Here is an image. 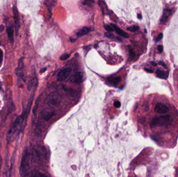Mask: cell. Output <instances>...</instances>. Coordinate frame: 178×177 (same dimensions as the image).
<instances>
[{"instance_id":"cell-35","label":"cell","mask_w":178,"mask_h":177,"mask_svg":"<svg viewBox=\"0 0 178 177\" xmlns=\"http://www.w3.org/2000/svg\"><path fill=\"white\" fill-rule=\"evenodd\" d=\"M145 32H146H146H147V31H146V29H145Z\"/></svg>"},{"instance_id":"cell-29","label":"cell","mask_w":178,"mask_h":177,"mask_svg":"<svg viewBox=\"0 0 178 177\" xmlns=\"http://www.w3.org/2000/svg\"><path fill=\"white\" fill-rule=\"evenodd\" d=\"M158 64H159V65H161V66H163L164 68H167V66H166V64H165L164 62H162V61H160L158 62Z\"/></svg>"},{"instance_id":"cell-15","label":"cell","mask_w":178,"mask_h":177,"mask_svg":"<svg viewBox=\"0 0 178 177\" xmlns=\"http://www.w3.org/2000/svg\"><path fill=\"white\" fill-rule=\"evenodd\" d=\"M121 81V78L119 76L115 77L113 78H110L109 79V83L112 85H114V86H116V85H117L118 84H119Z\"/></svg>"},{"instance_id":"cell-6","label":"cell","mask_w":178,"mask_h":177,"mask_svg":"<svg viewBox=\"0 0 178 177\" xmlns=\"http://www.w3.org/2000/svg\"><path fill=\"white\" fill-rule=\"evenodd\" d=\"M12 12H13V18L14 20L15 27L16 29L17 33H18V30L20 29V17H19V13L18 9L16 5H15L12 7Z\"/></svg>"},{"instance_id":"cell-34","label":"cell","mask_w":178,"mask_h":177,"mask_svg":"<svg viewBox=\"0 0 178 177\" xmlns=\"http://www.w3.org/2000/svg\"><path fill=\"white\" fill-rule=\"evenodd\" d=\"M151 64H152L153 65H154V66H156L157 65V64H156V63H155V62H153V61H151Z\"/></svg>"},{"instance_id":"cell-26","label":"cell","mask_w":178,"mask_h":177,"mask_svg":"<svg viewBox=\"0 0 178 177\" xmlns=\"http://www.w3.org/2000/svg\"><path fill=\"white\" fill-rule=\"evenodd\" d=\"M3 53L2 50H0V64H1L2 60H3Z\"/></svg>"},{"instance_id":"cell-13","label":"cell","mask_w":178,"mask_h":177,"mask_svg":"<svg viewBox=\"0 0 178 177\" xmlns=\"http://www.w3.org/2000/svg\"><path fill=\"white\" fill-rule=\"evenodd\" d=\"M157 76L159 78L166 80L168 77L169 73L168 72H165L162 70H157L156 71Z\"/></svg>"},{"instance_id":"cell-8","label":"cell","mask_w":178,"mask_h":177,"mask_svg":"<svg viewBox=\"0 0 178 177\" xmlns=\"http://www.w3.org/2000/svg\"><path fill=\"white\" fill-rule=\"evenodd\" d=\"M84 76L81 72L75 73L69 78V81L71 83H81L83 82Z\"/></svg>"},{"instance_id":"cell-11","label":"cell","mask_w":178,"mask_h":177,"mask_svg":"<svg viewBox=\"0 0 178 177\" xmlns=\"http://www.w3.org/2000/svg\"><path fill=\"white\" fill-rule=\"evenodd\" d=\"M91 31V29L87 28V27H84L80 29L77 32H76V35L78 37H82L83 36L87 35V33Z\"/></svg>"},{"instance_id":"cell-31","label":"cell","mask_w":178,"mask_h":177,"mask_svg":"<svg viewBox=\"0 0 178 177\" xmlns=\"http://www.w3.org/2000/svg\"><path fill=\"white\" fill-rule=\"evenodd\" d=\"M46 70H47V68H44L43 69H41V70H40V72H45V71H46Z\"/></svg>"},{"instance_id":"cell-9","label":"cell","mask_w":178,"mask_h":177,"mask_svg":"<svg viewBox=\"0 0 178 177\" xmlns=\"http://www.w3.org/2000/svg\"><path fill=\"white\" fill-rule=\"evenodd\" d=\"M155 112L159 114H165L169 111V109L162 103H158L155 107Z\"/></svg>"},{"instance_id":"cell-17","label":"cell","mask_w":178,"mask_h":177,"mask_svg":"<svg viewBox=\"0 0 178 177\" xmlns=\"http://www.w3.org/2000/svg\"><path fill=\"white\" fill-rule=\"evenodd\" d=\"M30 177H46V176L37 170H34L31 172Z\"/></svg>"},{"instance_id":"cell-10","label":"cell","mask_w":178,"mask_h":177,"mask_svg":"<svg viewBox=\"0 0 178 177\" xmlns=\"http://www.w3.org/2000/svg\"><path fill=\"white\" fill-rule=\"evenodd\" d=\"M111 25L113 27L114 30L119 35L121 36H123V37H125V38H128L129 37V35L128 34L126 33V32H125L124 31L121 30V29L117 27L116 25H115L114 23H111Z\"/></svg>"},{"instance_id":"cell-24","label":"cell","mask_w":178,"mask_h":177,"mask_svg":"<svg viewBox=\"0 0 178 177\" xmlns=\"http://www.w3.org/2000/svg\"><path fill=\"white\" fill-rule=\"evenodd\" d=\"M114 106L116 108H120L121 106V103L119 101H116L114 103Z\"/></svg>"},{"instance_id":"cell-30","label":"cell","mask_w":178,"mask_h":177,"mask_svg":"<svg viewBox=\"0 0 178 177\" xmlns=\"http://www.w3.org/2000/svg\"><path fill=\"white\" fill-rule=\"evenodd\" d=\"M144 70L146 72H148V73H153V71L151 70V69H148V68H145Z\"/></svg>"},{"instance_id":"cell-22","label":"cell","mask_w":178,"mask_h":177,"mask_svg":"<svg viewBox=\"0 0 178 177\" xmlns=\"http://www.w3.org/2000/svg\"><path fill=\"white\" fill-rule=\"evenodd\" d=\"M70 57V55L68 54H65L63 55H62L60 57V59L62 60H66L68 58Z\"/></svg>"},{"instance_id":"cell-21","label":"cell","mask_w":178,"mask_h":177,"mask_svg":"<svg viewBox=\"0 0 178 177\" xmlns=\"http://www.w3.org/2000/svg\"><path fill=\"white\" fill-rule=\"evenodd\" d=\"M104 28H105V30H107V31H109V32L114 31V29L112 28L111 26H109V25H105Z\"/></svg>"},{"instance_id":"cell-23","label":"cell","mask_w":178,"mask_h":177,"mask_svg":"<svg viewBox=\"0 0 178 177\" xmlns=\"http://www.w3.org/2000/svg\"><path fill=\"white\" fill-rule=\"evenodd\" d=\"M84 4V5H87L91 6L94 3V2L93 1H84L83 2Z\"/></svg>"},{"instance_id":"cell-19","label":"cell","mask_w":178,"mask_h":177,"mask_svg":"<svg viewBox=\"0 0 178 177\" xmlns=\"http://www.w3.org/2000/svg\"><path fill=\"white\" fill-rule=\"evenodd\" d=\"M139 28H139V26H131V27L127 28L126 29H127L128 31H129L130 32H134L139 30Z\"/></svg>"},{"instance_id":"cell-25","label":"cell","mask_w":178,"mask_h":177,"mask_svg":"<svg viewBox=\"0 0 178 177\" xmlns=\"http://www.w3.org/2000/svg\"><path fill=\"white\" fill-rule=\"evenodd\" d=\"M162 37H163V34L162 33L159 34L158 36V37L157 38L156 40V42H159V41H160L162 39Z\"/></svg>"},{"instance_id":"cell-5","label":"cell","mask_w":178,"mask_h":177,"mask_svg":"<svg viewBox=\"0 0 178 177\" xmlns=\"http://www.w3.org/2000/svg\"><path fill=\"white\" fill-rule=\"evenodd\" d=\"M72 72L70 68H66L59 71L57 74V80L59 81H63L69 76Z\"/></svg>"},{"instance_id":"cell-2","label":"cell","mask_w":178,"mask_h":177,"mask_svg":"<svg viewBox=\"0 0 178 177\" xmlns=\"http://www.w3.org/2000/svg\"><path fill=\"white\" fill-rule=\"evenodd\" d=\"M30 157L27 151H25L22 157L20 168V175L22 177H25L27 175L30 167Z\"/></svg>"},{"instance_id":"cell-33","label":"cell","mask_w":178,"mask_h":177,"mask_svg":"<svg viewBox=\"0 0 178 177\" xmlns=\"http://www.w3.org/2000/svg\"><path fill=\"white\" fill-rule=\"evenodd\" d=\"M137 18H138V19H141L142 18V15H141V14H137Z\"/></svg>"},{"instance_id":"cell-20","label":"cell","mask_w":178,"mask_h":177,"mask_svg":"<svg viewBox=\"0 0 178 177\" xmlns=\"http://www.w3.org/2000/svg\"><path fill=\"white\" fill-rule=\"evenodd\" d=\"M129 54H130V58L132 60L135 57V53L134 50H132V48L129 46Z\"/></svg>"},{"instance_id":"cell-28","label":"cell","mask_w":178,"mask_h":177,"mask_svg":"<svg viewBox=\"0 0 178 177\" xmlns=\"http://www.w3.org/2000/svg\"><path fill=\"white\" fill-rule=\"evenodd\" d=\"M105 36H106L109 38H112L113 36L112 34L109 33H105Z\"/></svg>"},{"instance_id":"cell-3","label":"cell","mask_w":178,"mask_h":177,"mask_svg":"<svg viewBox=\"0 0 178 177\" xmlns=\"http://www.w3.org/2000/svg\"><path fill=\"white\" fill-rule=\"evenodd\" d=\"M170 119L169 115H162L158 117H156L151 120V127H162L166 125Z\"/></svg>"},{"instance_id":"cell-4","label":"cell","mask_w":178,"mask_h":177,"mask_svg":"<svg viewBox=\"0 0 178 177\" xmlns=\"http://www.w3.org/2000/svg\"><path fill=\"white\" fill-rule=\"evenodd\" d=\"M60 96L57 92H52L48 97V103L51 106H57L60 104Z\"/></svg>"},{"instance_id":"cell-16","label":"cell","mask_w":178,"mask_h":177,"mask_svg":"<svg viewBox=\"0 0 178 177\" xmlns=\"http://www.w3.org/2000/svg\"><path fill=\"white\" fill-rule=\"evenodd\" d=\"M170 12H171V11L169 9H166L165 11H164L162 18V22L166 21L169 17V15L170 14Z\"/></svg>"},{"instance_id":"cell-14","label":"cell","mask_w":178,"mask_h":177,"mask_svg":"<svg viewBox=\"0 0 178 177\" xmlns=\"http://www.w3.org/2000/svg\"><path fill=\"white\" fill-rule=\"evenodd\" d=\"M55 114V112H44L42 114L43 119L45 120H48L51 119L53 115Z\"/></svg>"},{"instance_id":"cell-32","label":"cell","mask_w":178,"mask_h":177,"mask_svg":"<svg viewBox=\"0 0 178 177\" xmlns=\"http://www.w3.org/2000/svg\"><path fill=\"white\" fill-rule=\"evenodd\" d=\"M4 27L3 25H1L0 26V32H2V31L4 30Z\"/></svg>"},{"instance_id":"cell-12","label":"cell","mask_w":178,"mask_h":177,"mask_svg":"<svg viewBox=\"0 0 178 177\" xmlns=\"http://www.w3.org/2000/svg\"><path fill=\"white\" fill-rule=\"evenodd\" d=\"M6 32H7L9 39L12 44L13 42H14V29L11 26L7 27Z\"/></svg>"},{"instance_id":"cell-7","label":"cell","mask_w":178,"mask_h":177,"mask_svg":"<svg viewBox=\"0 0 178 177\" xmlns=\"http://www.w3.org/2000/svg\"><path fill=\"white\" fill-rule=\"evenodd\" d=\"M24 64H23V58L20 59L18 61V66L17 68L16 69V73L17 76L18 77V79L21 80H23V69Z\"/></svg>"},{"instance_id":"cell-1","label":"cell","mask_w":178,"mask_h":177,"mask_svg":"<svg viewBox=\"0 0 178 177\" xmlns=\"http://www.w3.org/2000/svg\"><path fill=\"white\" fill-rule=\"evenodd\" d=\"M33 100H34V98L30 97V99L29 101L28 109L27 110L25 109L22 113V115L16 119L14 123L12 125V127H11V129H9L8 133V137L9 139H14L16 137V135H17V134L20 132V129L22 127V124L23 123L25 116H26L27 114L29 112Z\"/></svg>"},{"instance_id":"cell-18","label":"cell","mask_w":178,"mask_h":177,"mask_svg":"<svg viewBox=\"0 0 178 177\" xmlns=\"http://www.w3.org/2000/svg\"><path fill=\"white\" fill-rule=\"evenodd\" d=\"M63 89H64L65 91L66 92H68V94L70 95V96H72V97H74V96H76L77 95V92L75 90L72 89H69L66 88H63Z\"/></svg>"},{"instance_id":"cell-27","label":"cell","mask_w":178,"mask_h":177,"mask_svg":"<svg viewBox=\"0 0 178 177\" xmlns=\"http://www.w3.org/2000/svg\"><path fill=\"white\" fill-rule=\"evenodd\" d=\"M158 50L159 53H162V51H163V46L162 45H161L158 46Z\"/></svg>"}]
</instances>
